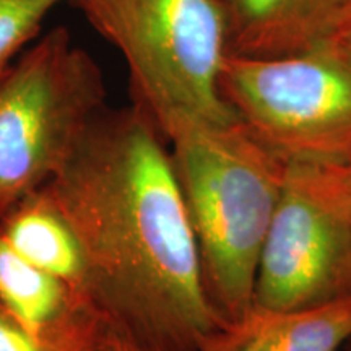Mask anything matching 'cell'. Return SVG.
Listing matches in <instances>:
<instances>
[{"mask_svg": "<svg viewBox=\"0 0 351 351\" xmlns=\"http://www.w3.org/2000/svg\"><path fill=\"white\" fill-rule=\"evenodd\" d=\"M80 243L106 324L155 351H199L223 324L166 138L137 106L104 109L46 186Z\"/></svg>", "mask_w": 351, "mask_h": 351, "instance_id": "obj_1", "label": "cell"}, {"mask_svg": "<svg viewBox=\"0 0 351 351\" xmlns=\"http://www.w3.org/2000/svg\"><path fill=\"white\" fill-rule=\"evenodd\" d=\"M199 245L208 300L223 324L254 302L258 258L287 163L239 121L187 122L166 138Z\"/></svg>", "mask_w": 351, "mask_h": 351, "instance_id": "obj_2", "label": "cell"}, {"mask_svg": "<svg viewBox=\"0 0 351 351\" xmlns=\"http://www.w3.org/2000/svg\"><path fill=\"white\" fill-rule=\"evenodd\" d=\"M129 70L132 104L165 138L187 122L238 121L219 91L230 54L225 0H70Z\"/></svg>", "mask_w": 351, "mask_h": 351, "instance_id": "obj_3", "label": "cell"}, {"mask_svg": "<svg viewBox=\"0 0 351 351\" xmlns=\"http://www.w3.org/2000/svg\"><path fill=\"white\" fill-rule=\"evenodd\" d=\"M91 54L57 26L21 52L0 80V217L54 181L106 109Z\"/></svg>", "mask_w": 351, "mask_h": 351, "instance_id": "obj_4", "label": "cell"}, {"mask_svg": "<svg viewBox=\"0 0 351 351\" xmlns=\"http://www.w3.org/2000/svg\"><path fill=\"white\" fill-rule=\"evenodd\" d=\"M219 91L283 163L351 166V59L335 43L296 56L228 54Z\"/></svg>", "mask_w": 351, "mask_h": 351, "instance_id": "obj_5", "label": "cell"}, {"mask_svg": "<svg viewBox=\"0 0 351 351\" xmlns=\"http://www.w3.org/2000/svg\"><path fill=\"white\" fill-rule=\"evenodd\" d=\"M351 296V166L287 165L258 258L254 304L320 306Z\"/></svg>", "mask_w": 351, "mask_h": 351, "instance_id": "obj_6", "label": "cell"}, {"mask_svg": "<svg viewBox=\"0 0 351 351\" xmlns=\"http://www.w3.org/2000/svg\"><path fill=\"white\" fill-rule=\"evenodd\" d=\"M230 54L283 57L328 46L351 26V0H225Z\"/></svg>", "mask_w": 351, "mask_h": 351, "instance_id": "obj_7", "label": "cell"}, {"mask_svg": "<svg viewBox=\"0 0 351 351\" xmlns=\"http://www.w3.org/2000/svg\"><path fill=\"white\" fill-rule=\"evenodd\" d=\"M351 340V296L320 306L254 304L202 340L199 351H339Z\"/></svg>", "mask_w": 351, "mask_h": 351, "instance_id": "obj_8", "label": "cell"}, {"mask_svg": "<svg viewBox=\"0 0 351 351\" xmlns=\"http://www.w3.org/2000/svg\"><path fill=\"white\" fill-rule=\"evenodd\" d=\"M0 304L26 328L43 335L96 330L106 324L83 289L25 261L2 234Z\"/></svg>", "mask_w": 351, "mask_h": 351, "instance_id": "obj_9", "label": "cell"}, {"mask_svg": "<svg viewBox=\"0 0 351 351\" xmlns=\"http://www.w3.org/2000/svg\"><path fill=\"white\" fill-rule=\"evenodd\" d=\"M0 234L25 261L88 295L80 243L46 187L23 197L0 217Z\"/></svg>", "mask_w": 351, "mask_h": 351, "instance_id": "obj_10", "label": "cell"}, {"mask_svg": "<svg viewBox=\"0 0 351 351\" xmlns=\"http://www.w3.org/2000/svg\"><path fill=\"white\" fill-rule=\"evenodd\" d=\"M70 0H0V80L41 29L52 8Z\"/></svg>", "mask_w": 351, "mask_h": 351, "instance_id": "obj_11", "label": "cell"}, {"mask_svg": "<svg viewBox=\"0 0 351 351\" xmlns=\"http://www.w3.org/2000/svg\"><path fill=\"white\" fill-rule=\"evenodd\" d=\"M104 326L65 335H43L26 328L0 304V351H93Z\"/></svg>", "mask_w": 351, "mask_h": 351, "instance_id": "obj_12", "label": "cell"}, {"mask_svg": "<svg viewBox=\"0 0 351 351\" xmlns=\"http://www.w3.org/2000/svg\"><path fill=\"white\" fill-rule=\"evenodd\" d=\"M93 351H155L127 335L125 332L106 324Z\"/></svg>", "mask_w": 351, "mask_h": 351, "instance_id": "obj_13", "label": "cell"}, {"mask_svg": "<svg viewBox=\"0 0 351 351\" xmlns=\"http://www.w3.org/2000/svg\"><path fill=\"white\" fill-rule=\"evenodd\" d=\"M333 43H335L337 46H339V49L341 52H345V54L351 59V26H350L348 29H346L345 33H341L340 38L335 39V41H333Z\"/></svg>", "mask_w": 351, "mask_h": 351, "instance_id": "obj_14", "label": "cell"}, {"mask_svg": "<svg viewBox=\"0 0 351 351\" xmlns=\"http://www.w3.org/2000/svg\"><path fill=\"white\" fill-rule=\"evenodd\" d=\"M345 351H351V340L348 341V343L345 345Z\"/></svg>", "mask_w": 351, "mask_h": 351, "instance_id": "obj_15", "label": "cell"}]
</instances>
